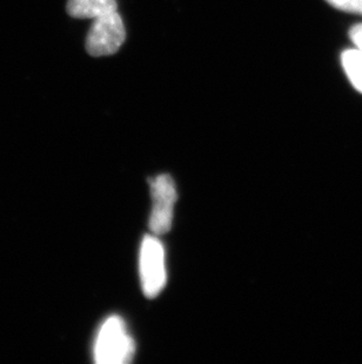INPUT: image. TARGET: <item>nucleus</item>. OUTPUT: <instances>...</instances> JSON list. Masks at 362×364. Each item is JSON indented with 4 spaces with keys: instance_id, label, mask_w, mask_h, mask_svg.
I'll list each match as a JSON object with an SVG mask.
<instances>
[{
    "instance_id": "nucleus-1",
    "label": "nucleus",
    "mask_w": 362,
    "mask_h": 364,
    "mask_svg": "<svg viewBox=\"0 0 362 364\" xmlns=\"http://www.w3.org/2000/svg\"><path fill=\"white\" fill-rule=\"evenodd\" d=\"M136 344L119 316H111L100 328L94 343V360L99 364L130 363Z\"/></svg>"
},
{
    "instance_id": "nucleus-2",
    "label": "nucleus",
    "mask_w": 362,
    "mask_h": 364,
    "mask_svg": "<svg viewBox=\"0 0 362 364\" xmlns=\"http://www.w3.org/2000/svg\"><path fill=\"white\" fill-rule=\"evenodd\" d=\"M126 38L125 25L118 12L96 18L86 38V50L93 57L116 53Z\"/></svg>"
},
{
    "instance_id": "nucleus-3",
    "label": "nucleus",
    "mask_w": 362,
    "mask_h": 364,
    "mask_svg": "<svg viewBox=\"0 0 362 364\" xmlns=\"http://www.w3.org/2000/svg\"><path fill=\"white\" fill-rule=\"evenodd\" d=\"M139 272L145 295L155 297L166 284L164 247L157 237L146 236L141 243Z\"/></svg>"
},
{
    "instance_id": "nucleus-4",
    "label": "nucleus",
    "mask_w": 362,
    "mask_h": 364,
    "mask_svg": "<svg viewBox=\"0 0 362 364\" xmlns=\"http://www.w3.org/2000/svg\"><path fill=\"white\" fill-rule=\"evenodd\" d=\"M153 209L150 217V229L154 234H166L172 227L173 206L177 189L171 176L160 175L150 182Z\"/></svg>"
},
{
    "instance_id": "nucleus-5",
    "label": "nucleus",
    "mask_w": 362,
    "mask_h": 364,
    "mask_svg": "<svg viewBox=\"0 0 362 364\" xmlns=\"http://www.w3.org/2000/svg\"><path fill=\"white\" fill-rule=\"evenodd\" d=\"M116 0H69L67 12L78 19H96L116 12Z\"/></svg>"
},
{
    "instance_id": "nucleus-6",
    "label": "nucleus",
    "mask_w": 362,
    "mask_h": 364,
    "mask_svg": "<svg viewBox=\"0 0 362 364\" xmlns=\"http://www.w3.org/2000/svg\"><path fill=\"white\" fill-rule=\"evenodd\" d=\"M342 65L353 85L362 93V51L347 50L342 53Z\"/></svg>"
},
{
    "instance_id": "nucleus-7",
    "label": "nucleus",
    "mask_w": 362,
    "mask_h": 364,
    "mask_svg": "<svg viewBox=\"0 0 362 364\" xmlns=\"http://www.w3.org/2000/svg\"><path fill=\"white\" fill-rule=\"evenodd\" d=\"M326 1L339 10L362 16V0H326Z\"/></svg>"
},
{
    "instance_id": "nucleus-8",
    "label": "nucleus",
    "mask_w": 362,
    "mask_h": 364,
    "mask_svg": "<svg viewBox=\"0 0 362 364\" xmlns=\"http://www.w3.org/2000/svg\"><path fill=\"white\" fill-rule=\"evenodd\" d=\"M351 39L356 45V48L362 51V24L356 25L351 30Z\"/></svg>"
}]
</instances>
